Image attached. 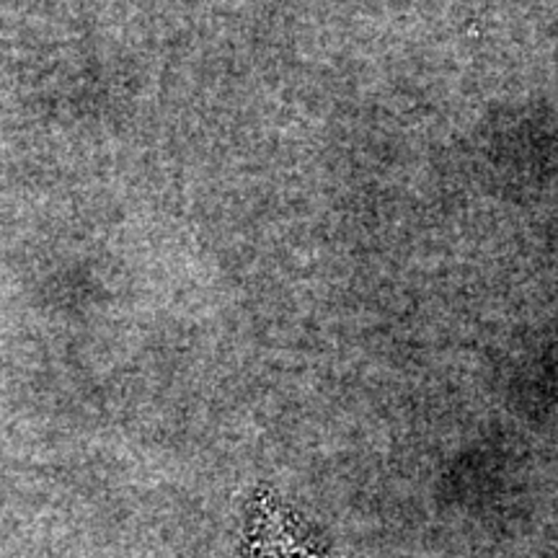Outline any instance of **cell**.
Returning <instances> with one entry per match:
<instances>
[{
	"mask_svg": "<svg viewBox=\"0 0 558 558\" xmlns=\"http://www.w3.org/2000/svg\"><path fill=\"white\" fill-rule=\"evenodd\" d=\"M251 558H320L305 541L292 535L282 520L256 518L254 525V556Z\"/></svg>",
	"mask_w": 558,
	"mask_h": 558,
	"instance_id": "obj_1",
	"label": "cell"
}]
</instances>
